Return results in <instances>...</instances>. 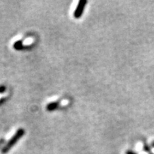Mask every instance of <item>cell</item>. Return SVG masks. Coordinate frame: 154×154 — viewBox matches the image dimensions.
Instances as JSON below:
<instances>
[{"mask_svg": "<svg viewBox=\"0 0 154 154\" xmlns=\"http://www.w3.org/2000/svg\"><path fill=\"white\" fill-rule=\"evenodd\" d=\"M126 154H136L135 153H134L133 151H128L126 152Z\"/></svg>", "mask_w": 154, "mask_h": 154, "instance_id": "obj_6", "label": "cell"}, {"mask_svg": "<svg viewBox=\"0 0 154 154\" xmlns=\"http://www.w3.org/2000/svg\"><path fill=\"white\" fill-rule=\"evenodd\" d=\"M86 4H87V1L86 0H81V1L79 2L78 5H77L76 8L74 12V17L75 18L79 19L82 16Z\"/></svg>", "mask_w": 154, "mask_h": 154, "instance_id": "obj_2", "label": "cell"}, {"mask_svg": "<svg viewBox=\"0 0 154 154\" xmlns=\"http://www.w3.org/2000/svg\"><path fill=\"white\" fill-rule=\"evenodd\" d=\"M6 90V87L5 86H0V94H2Z\"/></svg>", "mask_w": 154, "mask_h": 154, "instance_id": "obj_5", "label": "cell"}, {"mask_svg": "<svg viewBox=\"0 0 154 154\" xmlns=\"http://www.w3.org/2000/svg\"><path fill=\"white\" fill-rule=\"evenodd\" d=\"M24 134H25V131L24 129H23V128H19V129L17 130L16 134L12 136V138H11V139L7 142V143L6 144V146H4L3 149H2L1 151L2 153L6 154L7 153H8L9 150H10L11 148H12L13 146H14L15 144L19 141V140L20 139V138H22Z\"/></svg>", "mask_w": 154, "mask_h": 154, "instance_id": "obj_1", "label": "cell"}, {"mask_svg": "<svg viewBox=\"0 0 154 154\" xmlns=\"http://www.w3.org/2000/svg\"><path fill=\"white\" fill-rule=\"evenodd\" d=\"M59 106V103L58 102H52V103H49L47 106V109L49 111H53L57 109Z\"/></svg>", "mask_w": 154, "mask_h": 154, "instance_id": "obj_3", "label": "cell"}, {"mask_svg": "<svg viewBox=\"0 0 154 154\" xmlns=\"http://www.w3.org/2000/svg\"><path fill=\"white\" fill-rule=\"evenodd\" d=\"M14 49H16V50H22L24 47H23V44H22V41H18V42H16L14 44Z\"/></svg>", "mask_w": 154, "mask_h": 154, "instance_id": "obj_4", "label": "cell"}]
</instances>
